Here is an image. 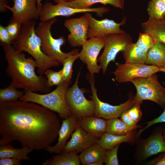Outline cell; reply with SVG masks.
Returning <instances> with one entry per match:
<instances>
[{
    "instance_id": "6da1fadb",
    "label": "cell",
    "mask_w": 165,
    "mask_h": 165,
    "mask_svg": "<svg viewBox=\"0 0 165 165\" xmlns=\"http://www.w3.org/2000/svg\"><path fill=\"white\" fill-rule=\"evenodd\" d=\"M54 112L31 102H0V145L17 141L32 150L46 149L61 125Z\"/></svg>"
},
{
    "instance_id": "7a4b0ae2",
    "label": "cell",
    "mask_w": 165,
    "mask_h": 165,
    "mask_svg": "<svg viewBox=\"0 0 165 165\" xmlns=\"http://www.w3.org/2000/svg\"><path fill=\"white\" fill-rule=\"evenodd\" d=\"M3 46L7 63L6 72L16 88L22 89L24 92L45 94L51 92L46 77L36 74L35 70L38 64L34 59L26 57L23 52H16L11 45Z\"/></svg>"
},
{
    "instance_id": "3957f363",
    "label": "cell",
    "mask_w": 165,
    "mask_h": 165,
    "mask_svg": "<svg viewBox=\"0 0 165 165\" xmlns=\"http://www.w3.org/2000/svg\"><path fill=\"white\" fill-rule=\"evenodd\" d=\"M35 21L32 20L22 25L19 35L12 45L16 52L25 51L32 56L38 64V73L43 75L46 70L57 67L60 63L46 56L42 51V40L35 32Z\"/></svg>"
},
{
    "instance_id": "277c9868",
    "label": "cell",
    "mask_w": 165,
    "mask_h": 165,
    "mask_svg": "<svg viewBox=\"0 0 165 165\" xmlns=\"http://www.w3.org/2000/svg\"><path fill=\"white\" fill-rule=\"evenodd\" d=\"M69 86L65 82L57 86L52 92L44 94L35 92L25 91L19 100L34 102L49 110L56 112L60 118H67L72 114L67 104L66 92Z\"/></svg>"
},
{
    "instance_id": "5b68a950",
    "label": "cell",
    "mask_w": 165,
    "mask_h": 165,
    "mask_svg": "<svg viewBox=\"0 0 165 165\" xmlns=\"http://www.w3.org/2000/svg\"><path fill=\"white\" fill-rule=\"evenodd\" d=\"M57 20V18L55 17L48 21H40L35 28V31L36 35L42 39L41 49L43 53L62 65L66 57L79 50L75 49L68 53L64 52L61 50V47L65 44L66 39L63 35L55 38L52 36L51 31L52 26Z\"/></svg>"
},
{
    "instance_id": "8992f818",
    "label": "cell",
    "mask_w": 165,
    "mask_h": 165,
    "mask_svg": "<svg viewBox=\"0 0 165 165\" xmlns=\"http://www.w3.org/2000/svg\"><path fill=\"white\" fill-rule=\"evenodd\" d=\"M131 82L136 90L134 97L135 102L141 105L143 101L149 100L164 107L165 88L160 84L155 74L147 78L135 79Z\"/></svg>"
},
{
    "instance_id": "52a82bcc",
    "label": "cell",
    "mask_w": 165,
    "mask_h": 165,
    "mask_svg": "<svg viewBox=\"0 0 165 165\" xmlns=\"http://www.w3.org/2000/svg\"><path fill=\"white\" fill-rule=\"evenodd\" d=\"M82 68H81L73 85L68 87L65 94L67 104L72 114L78 118L86 116H94L95 105L94 101L88 100L84 95L87 91L79 88L78 80Z\"/></svg>"
},
{
    "instance_id": "ba28073f",
    "label": "cell",
    "mask_w": 165,
    "mask_h": 165,
    "mask_svg": "<svg viewBox=\"0 0 165 165\" xmlns=\"http://www.w3.org/2000/svg\"><path fill=\"white\" fill-rule=\"evenodd\" d=\"M86 78L90 85L92 93L90 97L95 104L94 116L106 120L118 118L123 111L130 108L135 103L132 96L125 102L117 105H113L101 101L98 97L97 90L95 87L94 74L89 73L86 75Z\"/></svg>"
},
{
    "instance_id": "9c48e42d",
    "label": "cell",
    "mask_w": 165,
    "mask_h": 165,
    "mask_svg": "<svg viewBox=\"0 0 165 165\" xmlns=\"http://www.w3.org/2000/svg\"><path fill=\"white\" fill-rule=\"evenodd\" d=\"M104 49L102 54L97 58V62L103 74H105L108 64L112 61H115L117 54L122 52L126 47L132 42L130 35L125 32L122 34H110L104 37Z\"/></svg>"
},
{
    "instance_id": "30bf717a",
    "label": "cell",
    "mask_w": 165,
    "mask_h": 165,
    "mask_svg": "<svg viewBox=\"0 0 165 165\" xmlns=\"http://www.w3.org/2000/svg\"><path fill=\"white\" fill-rule=\"evenodd\" d=\"M109 11V8L107 7L76 9L66 5L62 2L54 5L51 2L47 1L42 5L39 19L41 21H44L57 16L68 17L77 13L90 12L96 13L98 16L102 17Z\"/></svg>"
},
{
    "instance_id": "8fae6325",
    "label": "cell",
    "mask_w": 165,
    "mask_h": 165,
    "mask_svg": "<svg viewBox=\"0 0 165 165\" xmlns=\"http://www.w3.org/2000/svg\"><path fill=\"white\" fill-rule=\"evenodd\" d=\"M112 73L119 83L131 82L138 78H147L159 72V67L152 65L138 63L118 64Z\"/></svg>"
},
{
    "instance_id": "7c38bea8",
    "label": "cell",
    "mask_w": 165,
    "mask_h": 165,
    "mask_svg": "<svg viewBox=\"0 0 165 165\" xmlns=\"http://www.w3.org/2000/svg\"><path fill=\"white\" fill-rule=\"evenodd\" d=\"M161 128L155 130L147 138L139 140L137 143L134 157L139 163L150 156L165 152V143Z\"/></svg>"
},
{
    "instance_id": "4fadbf2b",
    "label": "cell",
    "mask_w": 165,
    "mask_h": 165,
    "mask_svg": "<svg viewBox=\"0 0 165 165\" xmlns=\"http://www.w3.org/2000/svg\"><path fill=\"white\" fill-rule=\"evenodd\" d=\"M104 38L91 37L82 46L79 58L85 63L90 73H99L101 68L97 64V57L104 47Z\"/></svg>"
},
{
    "instance_id": "5bb4252c",
    "label": "cell",
    "mask_w": 165,
    "mask_h": 165,
    "mask_svg": "<svg viewBox=\"0 0 165 165\" xmlns=\"http://www.w3.org/2000/svg\"><path fill=\"white\" fill-rule=\"evenodd\" d=\"M89 22L86 13L80 17L64 21V25L70 32L67 40L71 46H81L86 42Z\"/></svg>"
},
{
    "instance_id": "9a60e30c",
    "label": "cell",
    "mask_w": 165,
    "mask_h": 165,
    "mask_svg": "<svg viewBox=\"0 0 165 165\" xmlns=\"http://www.w3.org/2000/svg\"><path fill=\"white\" fill-rule=\"evenodd\" d=\"M89 19L87 38L91 37L104 38L110 34H122L126 32L120 28L126 21L124 16L122 21L117 23L112 20L106 18L98 20L94 18L90 12H86Z\"/></svg>"
},
{
    "instance_id": "2e32d148",
    "label": "cell",
    "mask_w": 165,
    "mask_h": 165,
    "mask_svg": "<svg viewBox=\"0 0 165 165\" xmlns=\"http://www.w3.org/2000/svg\"><path fill=\"white\" fill-rule=\"evenodd\" d=\"M13 6L7 5L6 8L12 13V18L22 25L32 20L39 19L40 10L37 6V0H13Z\"/></svg>"
},
{
    "instance_id": "e0dca14e",
    "label": "cell",
    "mask_w": 165,
    "mask_h": 165,
    "mask_svg": "<svg viewBox=\"0 0 165 165\" xmlns=\"http://www.w3.org/2000/svg\"><path fill=\"white\" fill-rule=\"evenodd\" d=\"M71 138L67 143L61 152H72L77 153L97 142L99 138L95 137L78 126L71 135Z\"/></svg>"
},
{
    "instance_id": "ac0fdd59",
    "label": "cell",
    "mask_w": 165,
    "mask_h": 165,
    "mask_svg": "<svg viewBox=\"0 0 165 165\" xmlns=\"http://www.w3.org/2000/svg\"><path fill=\"white\" fill-rule=\"evenodd\" d=\"M78 118L74 115L63 120L60 128L57 143L53 146H50L46 149L51 154H58L61 152L72 134L79 126Z\"/></svg>"
},
{
    "instance_id": "d6986e66",
    "label": "cell",
    "mask_w": 165,
    "mask_h": 165,
    "mask_svg": "<svg viewBox=\"0 0 165 165\" xmlns=\"http://www.w3.org/2000/svg\"><path fill=\"white\" fill-rule=\"evenodd\" d=\"M79 126L92 135L100 138L106 132L107 121L104 119L94 116H86L78 118Z\"/></svg>"
},
{
    "instance_id": "ffe728a7",
    "label": "cell",
    "mask_w": 165,
    "mask_h": 165,
    "mask_svg": "<svg viewBox=\"0 0 165 165\" xmlns=\"http://www.w3.org/2000/svg\"><path fill=\"white\" fill-rule=\"evenodd\" d=\"M141 26L143 32L149 34L155 41L165 44V17L161 20L149 17L141 23Z\"/></svg>"
},
{
    "instance_id": "44dd1931",
    "label": "cell",
    "mask_w": 165,
    "mask_h": 165,
    "mask_svg": "<svg viewBox=\"0 0 165 165\" xmlns=\"http://www.w3.org/2000/svg\"><path fill=\"white\" fill-rule=\"evenodd\" d=\"M137 138L136 134L134 131L126 135L120 136L105 132L99 139L97 143L106 150L123 142H134Z\"/></svg>"
},
{
    "instance_id": "7402d4cb",
    "label": "cell",
    "mask_w": 165,
    "mask_h": 165,
    "mask_svg": "<svg viewBox=\"0 0 165 165\" xmlns=\"http://www.w3.org/2000/svg\"><path fill=\"white\" fill-rule=\"evenodd\" d=\"M106 150L96 143L87 148L79 155L81 163L83 165H89L94 162L104 163Z\"/></svg>"
},
{
    "instance_id": "603a6c76",
    "label": "cell",
    "mask_w": 165,
    "mask_h": 165,
    "mask_svg": "<svg viewBox=\"0 0 165 165\" xmlns=\"http://www.w3.org/2000/svg\"><path fill=\"white\" fill-rule=\"evenodd\" d=\"M125 0H72L63 2L64 4L72 8L84 9L90 8L94 4L100 3L109 4L116 7L123 9Z\"/></svg>"
},
{
    "instance_id": "cb8c5ba5",
    "label": "cell",
    "mask_w": 165,
    "mask_h": 165,
    "mask_svg": "<svg viewBox=\"0 0 165 165\" xmlns=\"http://www.w3.org/2000/svg\"><path fill=\"white\" fill-rule=\"evenodd\" d=\"M81 162L78 153L72 152H61L47 159L42 165H80Z\"/></svg>"
},
{
    "instance_id": "d4e9b609",
    "label": "cell",
    "mask_w": 165,
    "mask_h": 165,
    "mask_svg": "<svg viewBox=\"0 0 165 165\" xmlns=\"http://www.w3.org/2000/svg\"><path fill=\"white\" fill-rule=\"evenodd\" d=\"M122 53L125 63L145 64L147 53L138 46L135 43H130Z\"/></svg>"
},
{
    "instance_id": "484cf974",
    "label": "cell",
    "mask_w": 165,
    "mask_h": 165,
    "mask_svg": "<svg viewBox=\"0 0 165 165\" xmlns=\"http://www.w3.org/2000/svg\"><path fill=\"white\" fill-rule=\"evenodd\" d=\"M32 150L23 147L21 148H16L10 144L0 145V159L14 158L21 160H30L28 155Z\"/></svg>"
},
{
    "instance_id": "4316f807",
    "label": "cell",
    "mask_w": 165,
    "mask_h": 165,
    "mask_svg": "<svg viewBox=\"0 0 165 165\" xmlns=\"http://www.w3.org/2000/svg\"><path fill=\"white\" fill-rule=\"evenodd\" d=\"M165 63V44L155 41L153 47L147 53L145 64L160 66Z\"/></svg>"
},
{
    "instance_id": "83f0119b",
    "label": "cell",
    "mask_w": 165,
    "mask_h": 165,
    "mask_svg": "<svg viewBox=\"0 0 165 165\" xmlns=\"http://www.w3.org/2000/svg\"><path fill=\"white\" fill-rule=\"evenodd\" d=\"M106 132L116 135H124L131 133L135 130L127 126L121 119L115 118L107 120Z\"/></svg>"
},
{
    "instance_id": "f1b7e54d",
    "label": "cell",
    "mask_w": 165,
    "mask_h": 165,
    "mask_svg": "<svg viewBox=\"0 0 165 165\" xmlns=\"http://www.w3.org/2000/svg\"><path fill=\"white\" fill-rule=\"evenodd\" d=\"M147 10L149 18L161 20L165 17V4L163 0H150Z\"/></svg>"
},
{
    "instance_id": "f546056e",
    "label": "cell",
    "mask_w": 165,
    "mask_h": 165,
    "mask_svg": "<svg viewBox=\"0 0 165 165\" xmlns=\"http://www.w3.org/2000/svg\"><path fill=\"white\" fill-rule=\"evenodd\" d=\"M79 50L66 57L64 60L62 72L64 82L69 86L71 84L73 66L75 61L79 58Z\"/></svg>"
},
{
    "instance_id": "4dcf8cb0",
    "label": "cell",
    "mask_w": 165,
    "mask_h": 165,
    "mask_svg": "<svg viewBox=\"0 0 165 165\" xmlns=\"http://www.w3.org/2000/svg\"><path fill=\"white\" fill-rule=\"evenodd\" d=\"M15 86L11 82L9 85L0 89V102H6L17 101L24 94L25 92L18 90Z\"/></svg>"
},
{
    "instance_id": "1f68e13d",
    "label": "cell",
    "mask_w": 165,
    "mask_h": 165,
    "mask_svg": "<svg viewBox=\"0 0 165 165\" xmlns=\"http://www.w3.org/2000/svg\"><path fill=\"white\" fill-rule=\"evenodd\" d=\"M155 41L148 34L140 32L136 45L144 52L148 53V51L154 46Z\"/></svg>"
},
{
    "instance_id": "d6a6232c",
    "label": "cell",
    "mask_w": 165,
    "mask_h": 165,
    "mask_svg": "<svg viewBox=\"0 0 165 165\" xmlns=\"http://www.w3.org/2000/svg\"><path fill=\"white\" fill-rule=\"evenodd\" d=\"M44 74L47 79L48 86L50 88L54 86L61 85L64 82L62 69L56 72L49 69Z\"/></svg>"
},
{
    "instance_id": "836d02e7",
    "label": "cell",
    "mask_w": 165,
    "mask_h": 165,
    "mask_svg": "<svg viewBox=\"0 0 165 165\" xmlns=\"http://www.w3.org/2000/svg\"><path fill=\"white\" fill-rule=\"evenodd\" d=\"M120 144L118 145L111 149L106 150L104 163L106 165H118L117 152Z\"/></svg>"
},
{
    "instance_id": "e575fe53",
    "label": "cell",
    "mask_w": 165,
    "mask_h": 165,
    "mask_svg": "<svg viewBox=\"0 0 165 165\" xmlns=\"http://www.w3.org/2000/svg\"><path fill=\"white\" fill-rule=\"evenodd\" d=\"M22 26L18 22L11 18L6 26L10 36L14 41L19 35Z\"/></svg>"
},
{
    "instance_id": "d590c367",
    "label": "cell",
    "mask_w": 165,
    "mask_h": 165,
    "mask_svg": "<svg viewBox=\"0 0 165 165\" xmlns=\"http://www.w3.org/2000/svg\"><path fill=\"white\" fill-rule=\"evenodd\" d=\"M140 105V104L135 102L133 105L127 110L129 116L136 123L140 121L142 115Z\"/></svg>"
},
{
    "instance_id": "8d00e7d4",
    "label": "cell",
    "mask_w": 165,
    "mask_h": 165,
    "mask_svg": "<svg viewBox=\"0 0 165 165\" xmlns=\"http://www.w3.org/2000/svg\"><path fill=\"white\" fill-rule=\"evenodd\" d=\"M14 40L10 36L6 26L0 25V45L1 46L12 45Z\"/></svg>"
},
{
    "instance_id": "74e56055",
    "label": "cell",
    "mask_w": 165,
    "mask_h": 165,
    "mask_svg": "<svg viewBox=\"0 0 165 165\" xmlns=\"http://www.w3.org/2000/svg\"><path fill=\"white\" fill-rule=\"evenodd\" d=\"M164 108V111L159 117L145 123L147 124L145 127L143 129H140L136 134L137 138L139 137L143 131L153 125L157 123L165 122V104Z\"/></svg>"
},
{
    "instance_id": "f35d334b",
    "label": "cell",
    "mask_w": 165,
    "mask_h": 165,
    "mask_svg": "<svg viewBox=\"0 0 165 165\" xmlns=\"http://www.w3.org/2000/svg\"><path fill=\"white\" fill-rule=\"evenodd\" d=\"M120 117V119L130 127L135 130L139 127H141L140 126L138 125L137 123L132 120L128 113L127 110L123 111L121 114Z\"/></svg>"
},
{
    "instance_id": "ab89813d",
    "label": "cell",
    "mask_w": 165,
    "mask_h": 165,
    "mask_svg": "<svg viewBox=\"0 0 165 165\" xmlns=\"http://www.w3.org/2000/svg\"><path fill=\"white\" fill-rule=\"evenodd\" d=\"M21 164V160L16 158H8L0 159V165H20Z\"/></svg>"
},
{
    "instance_id": "60d3db41",
    "label": "cell",
    "mask_w": 165,
    "mask_h": 165,
    "mask_svg": "<svg viewBox=\"0 0 165 165\" xmlns=\"http://www.w3.org/2000/svg\"><path fill=\"white\" fill-rule=\"evenodd\" d=\"M148 164L165 165V152L157 158L150 161L148 163Z\"/></svg>"
},
{
    "instance_id": "b9f144b4",
    "label": "cell",
    "mask_w": 165,
    "mask_h": 165,
    "mask_svg": "<svg viewBox=\"0 0 165 165\" xmlns=\"http://www.w3.org/2000/svg\"><path fill=\"white\" fill-rule=\"evenodd\" d=\"M7 0H0V11L1 12H5L6 11L7 9L6 6L7 5Z\"/></svg>"
},
{
    "instance_id": "7bdbcfd3",
    "label": "cell",
    "mask_w": 165,
    "mask_h": 165,
    "mask_svg": "<svg viewBox=\"0 0 165 165\" xmlns=\"http://www.w3.org/2000/svg\"><path fill=\"white\" fill-rule=\"evenodd\" d=\"M159 67V72H161L165 73V63L162 64Z\"/></svg>"
},
{
    "instance_id": "ee69618b",
    "label": "cell",
    "mask_w": 165,
    "mask_h": 165,
    "mask_svg": "<svg viewBox=\"0 0 165 165\" xmlns=\"http://www.w3.org/2000/svg\"><path fill=\"white\" fill-rule=\"evenodd\" d=\"M37 6L38 9L40 10L42 6L41 1L42 0H37Z\"/></svg>"
},
{
    "instance_id": "f6af8a7d",
    "label": "cell",
    "mask_w": 165,
    "mask_h": 165,
    "mask_svg": "<svg viewBox=\"0 0 165 165\" xmlns=\"http://www.w3.org/2000/svg\"><path fill=\"white\" fill-rule=\"evenodd\" d=\"M53 0L54 2L56 4H58L61 2H66V1H70L72 0Z\"/></svg>"
},
{
    "instance_id": "bcb514c9",
    "label": "cell",
    "mask_w": 165,
    "mask_h": 165,
    "mask_svg": "<svg viewBox=\"0 0 165 165\" xmlns=\"http://www.w3.org/2000/svg\"><path fill=\"white\" fill-rule=\"evenodd\" d=\"M103 164L98 162H94L90 164L89 165H102Z\"/></svg>"
},
{
    "instance_id": "7dc6e473",
    "label": "cell",
    "mask_w": 165,
    "mask_h": 165,
    "mask_svg": "<svg viewBox=\"0 0 165 165\" xmlns=\"http://www.w3.org/2000/svg\"><path fill=\"white\" fill-rule=\"evenodd\" d=\"M163 137L164 141L165 143V129L163 130Z\"/></svg>"
},
{
    "instance_id": "c3c4849f",
    "label": "cell",
    "mask_w": 165,
    "mask_h": 165,
    "mask_svg": "<svg viewBox=\"0 0 165 165\" xmlns=\"http://www.w3.org/2000/svg\"><path fill=\"white\" fill-rule=\"evenodd\" d=\"M165 4V0H163Z\"/></svg>"
}]
</instances>
